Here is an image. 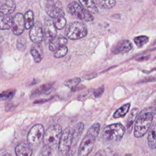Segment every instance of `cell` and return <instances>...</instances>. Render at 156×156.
I'll use <instances>...</instances> for the list:
<instances>
[{
	"mask_svg": "<svg viewBox=\"0 0 156 156\" xmlns=\"http://www.w3.org/2000/svg\"><path fill=\"white\" fill-rule=\"evenodd\" d=\"M15 153L18 156H30L32 154L30 145L28 142H22L15 148Z\"/></svg>",
	"mask_w": 156,
	"mask_h": 156,
	"instance_id": "cell-15",
	"label": "cell"
},
{
	"mask_svg": "<svg viewBox=\"0 0 156 156\" xmlns=\"http://www.w3.org/2000/svg\"><path fill=\"white\" fill-rule=\"evenodd\" d=\"M45 11L48 16L53 19L65 15L62 4L58 0H46Z\"/></svg>",
	"mask_w": 156,
	"mask_h": 156,
	"instance_id": "cell-9",
	"label": "cell"
},
{
	"mask_svg": "<svg viewBox=\"0 0 156 156\" xmlns=\"http://www.w3.org/2000/svg\"><path fill=\"white\" fill-rule=\"evenodd\" d=\"M53 83H47V84H44L42 86H41L40 87V88L36 91V92L38 93H41L43 91H47L48 90H49L52 86Z\"/></svg>",
	"mask_w": 156,
	"mask_h": 156,
	"instance_id": "cell-31",
	"label": "cell"
},
{
	"mask_svg": "<svg viewBox=\"0 0 156 156\" xmlns=\"http://www.w3.org/2000/svg\"><path fill=\"white\" fill-rule=\"evenodd\" d=\"M147 143L150 148H156V123L153 124L149 129L147 135Z\"/></svg>",
	"mask_w": 156,
	"mask_h": 156,
	"instance_id": "cell-18",
	"label": "cell"
},
{
	"mask_svg": "<svg viewBox=\"0 0 156 156\" xmlns=\"http://www.w3.org/2000/svg\"><path fill=\"white\" fill-rule=\"evenodd\" d=\"M16 5L13 0H2L0 1V13L3 15H10L14 12Z\"/></svg>",
	"mask_w": 156,
	"mask_h": 156,
	"instance_id": "cell-14",
	"label": "cell"
},
{
	"mask_svg": "<svg viewBox=\"0 0 156 156\" xmlns=\"http://www.w3.org/2000/svg\"><path fill=\"white\" fill-rule=\"evenodd\" d=\"M65 15L60 16L56 18H54L53 22L57 29H63L66 25V19L64 17Z\"/></svg>",
	"mask_w": 156,
	"mask_h": 156,
	"instance_id": "cell-25",
	"label": "cell"
},
{
	"mask_svg": "<svg viewBox=\"0 0 156 156\" xmlns=\"http://www.w3.org/2000/svg\"><path fill=\"white\" fill-rule=\"evenodd\" d=\"M44 131L43 126L41 124H38L32 127L30 129L28 136L27 142L32 146H37L43 138Z\"/></svg>",
	"mask_w": 156,
	"mask_h": 156,
	"instance_id": "cell-8",
	"label": "cell"
},
{
	"mask_svg": "<svg viewBox=\"0 0 156 156\" xmlns=\"http://www.w3.org/2000/svg\"><path fill=\"white\" fill-rule=\"evenodd\" d=\"M126 129L121 124L116 123L105 126L102 131V136L105 142L115 144L121 140Z\"/></svg>",
	"mask_w": 156,
	"mask_h": 156,
	"instance_id": "cell-2",
	"label": "cell"
},
{
	"mask_svg": "<svg viewBox=\"0 0 156 156\" xmlns=\"http://www.w3.org/2000/svg\"><path fill=\"white\" fill-rule=\"evenodd\" d=\"M14 93H15V91L12 90H6L2 92L0 94V101H4L12 97Z\"/></svg>",
	"mask_w": 156,
	"mask_h": 156,
	"instance_id": "cell-30",
	"label": "cell"
},
{
	"mask_svg": "<svg viewBox=\"0 0 156 156\" xmlns=\"http://www.w3.org/2000/svg\"><path fill=\"white\" fill-rule=\"evenodd\" d=\"M55 53L54 56L56 58H60L65 56L68 52V48L65 45L62 46L59 48H58L56 51H55Z\"/></svg>",
	"mask_w": 156,
	"mask_h": 156,
	"instance_id": "cell-28",
	"label": "cell"
},
{
	"mask_svg": "<svg viewBox=\"0 0 156 156\" xmlns=\"http://www.w3.org/2000/svg\"><path fill=\"white\" fill-rule=\"evenodd\" d=\"M65 33L67 37L69 39L77 40L87 35V27L83 23L76 21L68 26Z\"/></svg>",
	"mask_w": 156,
	"mask_h": 156,
	"instance_id": "cell-6",
	"label": "cell"
},
{
	"mask_svg": "<svg viewBox=\"0 0 156 156\" xmlns=\"http://www.w3.org/2000/svg\"><path fill=\"white\" fill-rule=\"evenodd\" d=\"M68 10L72 16L81 20L91 21L94 19L92 13L76 1H73L68 4Z\"/></svg>",
	"mask_w": 156,
	"mask_h": 156,
	"instance_id": "cell-5",
	"label": "cell"
},
{
	"mask_svg": "<svg viewBox=\"0 0 156 156\" xmlns=\"http://www.w3.org/2000/svg\"><path fill=\"white\" fill-rule=\"evenodd\" d=\"M149 41V38L145 35L138 36L134 38V42L138 48H141Z\"/></svg>",
	"mask_w": 156,
	"mask_h": 156,
	"instance_id": "cell-26",
	"label": "cell"
},
{
	"mask_svg": "<svg viewBox=\"0 0 156 156\" xmlns=\"http://www.w3.org/2000/svg\"><path fill=\"white\" fill-rule=\"evenodd\" d=\"M24 21H25V28L27 29L32 27L34 24V13L32 11L29 10L24 15Z\"/></svg>",
	"mask_w": 156,
	"mask_h": 156,
	"instance_id": "cell-23",
	"label": "cell"
},
{
	"mask_svg": "<svg viewBox=\"0 0 156 156\" xmlns=\"http://www.w3.org/2000/svg\"><path fill=\"white\" fill-rule=\"evenodd\" d=\"M153 114L151 112H141L135 120L134 136L136 138L142 137L146 134L151 126Z\"/></svg>",
	"mask_w": 156,
	"mask_h": 156,
	"instance_id": "cell-4",
	"label": "cell"
},
{
	"mask_svg": "<svg viewBox=\"0 0 156 156\" xmlns=\"http://www.w3.org/2000/svg\"><path fill=\"white\" fill-rule=\"evenodd\" d=\"M149 57V55H144V56H142L141 57L139 58V59H137V60L138 61H143V60H147Z\"/></svg>",
	"mask_w": 156,
	"mask_h": 156,
	"instance_id": "cell-33",
	"label": "cell"
},
{
	"mask_svg": "<svg viewBox=\"0 0 156 156\" xmlns=\"http://www.w3.org/2000/svg\"><path fill=\"white\" fill-rule=\"evenodd\" d=\"M62 131L59 124H54L49 127L44 133L43 145L44 147L55 149L58 147Z\"/></svg>",
	"mask_w": 156,
	"mask_h": 156,
	"instance_id": "cell-3",
	"label": "cell"
},
{
	"mask_svg": "<svg viewBox=\"0 0 156 156\" xmlns=\"http://www.w3.org/2000/svg\"><path fill=\"white\" fill-rule=\"evenodd\" d=\"M96 4L102 9H112L116 4L115 0H94Z\"/></svg>",
	"mask_w": 156,
	"mask_h": 156,
	"instance_id": "cell-21",
	"label": "cell"
},
{
	"mask_svg": "<svg viewBox=\"0 0 156 156\" xmlns=\"http://www.w3.org/2000/svg\"><path fill=\"white\" fill-rule=\"evenodd\" d=\"M73 129L68 127L62 132L59 145L58 147V152L60 155H65L68 154L73 143Z\"/></svg>",
	"mask_w": 156,
	"mask_h": 156,
	"instance_id": "cell-7",
	"label": "cell"
},
{
	"mask_svg": "<svg viewBox=\"0 0 156 156\" xmlns=\"http://www.w3.org/2000/svg\"><path fill=\"white\" fill-rule=\"evenodd\" d=\"M80 5L92 14L98 12V9L94 0H79Z\"/></svg>",
	"mask_w": 156,
	"mask_h": 156,
	"instance_id": "cell-17",
	"label": "cell"
},
{
	"mask_svg": "<svg viewBox=\"0 0 156 156\" xmlns=\"http://www.w3.org/2000/svg\"><path fill=\"white\" fill-rule=\"evenodd\" d=\"M138 112H139V110L136 108H134L132 110L130 115L128 116L127 120V126L128 128L131 127L133 122L136 120Z\"/></svg>",
	"mask_w": 156,
	"mask_h": 156,
	"instance_id": "cell-24",
	"label": "cell"
},
{
	"mask_svg": "<svg viewBox=\"0 0 156 156\" xmlns=\"http://www.w3.org/2000/svg\"><path fill=\"white\" fill-rule=\"evenodd\" d=\"M30 54L32 55L35 62H40L42 59V55L40 51L35 47H32L30 49Z\"/></svg>",
	"mask_w": 156,
	"mask_h": 156,
	"instance_id": "cell-29",
	"label": "cell"
},
{
	"mask_svg": "<svg viewBox=\"0 0 156 156\" xmlns=\"http://www.w3.org/2000/svg\"><path fill=\"white\" fill-rule=\"evenodd\" d=\"M130 107V104H129V103L123 105L122 106H121L120 108H119L118 109H117L115 111V112L114 113V114L113 115V117L115 118L124 117L127 114V113L129 112Z\"/></svg>",
	"mask_w": 156,
	"mask_h": 156,
	"instance_id": "cell-22",
	"label": "cell"
},
{
	"mask_svg": "<svg viewBox=\"0 0 156 156\" xmlns=\"http://www.w3.org/2000/svg\"><path fill=\"white\" fill-rule=\"evenodd\" d=\"M29 37L30 40L35 43H40L44 39V32L40 22L37 21L33 24L29 32Z\"/></svg>",
	"mask_w": 156,
	"mask_h": 156,
	"instance_id": "cell-11",
	"label": "cell"
},
{
	"mask_svg": "<svg viewBox=\"0 0 156 156\" xmlns=\"http://www.w3.org/2000/svg\"><path fill=\"white\" fill-rule=\"evenodd\" d=\"M67 42L68 40L64 37H58L55 38L49 43V49L52 51H55L62 46L65 45Z\"/></svg>",
	"mask_w": 156,
	"mask_h": 156,
	"instance_id": "cell-16",
	"label": "cell"
},
{
	"mask_svg": "<svg viewBox=\"0 0 156 156\" xmlns=\"http://www.w3.org/2000/svg\"><path fill=\"white\" fill-rule=\"evenodd\" d=\"M100 130V124H93L88 130L83 137L78 149V155L85 156L88 155L92 151L95 140Z\"/></svg>",
	"mask_w": 156,
	"mask_h": 156,
	"instance_id": "cell-1",
	"label": "cell"
},
{
	"mask_svg": "<svg viewBox=\"0 0 156 156\" xmlns=\"http://www.w3.org/2000/svg\"><path fill=\"white\" fill-rule=\"evenodd\" d=\"M132 49L131 43L127 40H122L118 41L112 48V52L114 54H124L130 51Z\"/></svg>",
	"mask_w": 156,
	"mask_h": 156,
	"instance_id": "cell-13",
	"label": "cell"
},
{
	"mask_svg": "<svg viewBox=\"0 0 156 156\" xmlns=\"http://www.w3.org/2000/svg\"><path fill=\"white\" fill-rule=\"evenodd\" d=\"M80 81L81 79L79 77H74L73 79L68 80L66 82H65V85H66L70 89H73L79 85Z\"/></svg>",
	"mask_w": 156,
	"mask_h": 156,
	"instance_id": "cell-27",
	"label": "cell"
},
{
	"mask_svg": "<svg viewBox=\"0 0 156 156\" xmlns=\"http://www.w3.org/2000/svg\"><path fill=\"white\" fill-rule=\"evenodd\" d=\"M12 20L6 15H0V30L9 29L12 27Z\"/></svg>",
	"mask_w": 156,
	"mask_h": 156,
	"instance_id": "cell-19",
	"label": "cell"
},
{
	"mask_svg": "<svg viewBox=\"0 0 156 156\" xmlns=\"http://www.w3.org/2000/svg\"><path fill=\"white\" fill-rule=\"evenodd\" d=\"M104 91V87H101L99 88L98 89L94 91V96H95L96 98H99V97H100V96L102 94Z\"/></svg>",
	"mask_w": 156,
	"mask_h": 156,
	"instance_id": "cell-32",
	"label": "cell"
},
{
	"mask_svg": "<svg viewBox=\"0 0 156 156\" xmlns=\"http://www.w3.org/2000/svg\"><path fill=\"white\" fill-rule=\"evenodd\" d=\"M56 27L52 21L46 19L44 26V40L46 43H50L53 40L57 35Z\"/></svg>",
	"mask_w": 156,
	"mask_h": 156,
	"instance_id": "cell-10",
	"label": "cell"
},
{
	"mask_svg": "<svg viewBox=\"0 0 156 156\" xmlns=\"http://www.w3.org/2000/svg\"><path fill=\"white\" fill-rule=\"evenodd\" d=\"M154 104L156 105V98H155V101H154Z\"/></svg>",
	"mask_w": 156,
	"mask_h": 156,
	"instance_id": "cell-34",
	"label": "cell"
},
{
	"mask_svg": "<svg viewBox=\"0 0 156 156\" xmlns=\"http://www.w3.org/2000/svg\"><path fill=\"white\" fill-rule=\"evenodd\" d=\"M12 31L16 35L21 34L25 28L24 16L21 13H16L12 19Z\"/></svg>",
	"mask_w": 156,
	"mask_h": 156,
	"instance_id": "cell-12",
	"label": "cell"
},
{
	"mask_svg": "<svg viewBox=\"0 0 156 156\" xmlns=\"http://www.w3.org/2000/svg\"><path fill=\"white\" fill-rule=\"evenodd\" d=\"M84 129V125L82 122L77 123L73 129V142H77L81 136Z\"/></svg>",
	"mask_w": 156,
	"mask_h": 156,
	"instance_id": "cell-20",
	"label": "cell"
}]
</instances>
